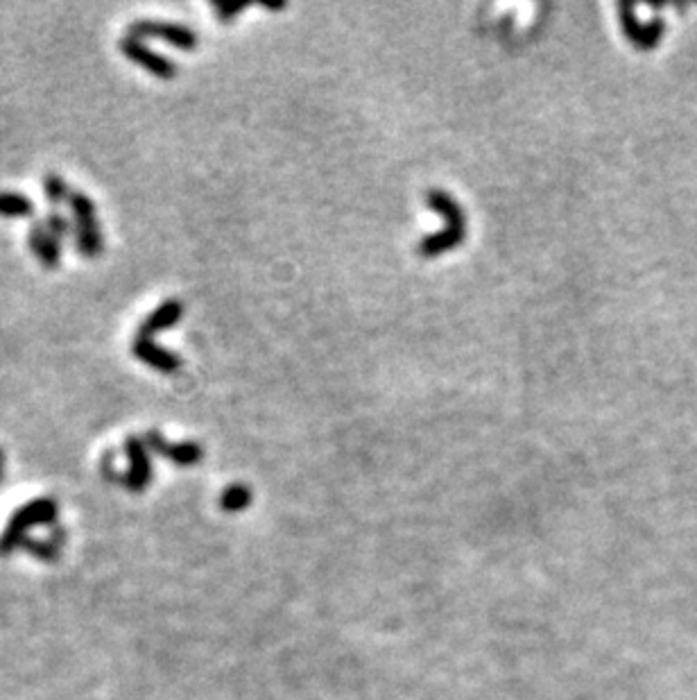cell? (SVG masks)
Masks as SVG:
<instances>
[{"instance_id": "obj_15", "label": "cell", "mask_w": 697, "mask_h": 700, "mask_svg": "<svg viewBox=\"0 0 697 700\" xmlns=\"http://www.w3.org/2000/svg\"><path fill=\"white\" fill-rule=\"evenodd\" d=\"M247 498H250L247 488H231L227 494H224L222 503L227 508H241L242 503H247Z\"/></svg>"}, {"instance_id": "obj_5", "label": "cell", "mask_w": 697, "mask_h": 700, "mask_svg": "<svg viewBox=\"0 0 697 700\" xmlns=\"http://www.w3.org/2000/svg\"><path fill=\"white\" fill-rule=\"evenodd\" d=\"M618 14H621V25L630 44L639 50H653L662 44L663 32H666V21L662 16H654L650 23H641L636 18L634 5L621 3L618 5Z\"/></svg>"}, {"instance_id": "obj_1", "label": "cell", "mask_w": 697, "mask_h": 700, "mask_svg": "<svg viewBox=\"0 0 697 700\" xmlns=\"http://www.w3.org/2000/svg\"><path fill=\"white\" fill-rule=\"evenodd\" d=\"M428 207L433 212H437L439 216L447 221V230L430 233L428 238L419 242L417 251L426 259H433V256L444 254V251L453 250V247L460 245L465 241L466 233V221H465V209L453 200V195H448L447 191L433 189L428 191V198H426Z\"/></svg>"}, {"instance_id": "obj_9", "label": "cell", "mask_w": 697, "mask_h": 700, "mask_svg": "<svg viewBox=\"0 0 697 700\" xmlns=\"http://www.w3.org/2000/svg\"><path fill=\"white\" fill-rule=\"evenodd\" d=\"M145 442L150 449L174 465H195L201 458V447L197 442H168L159 431L145 433Z\"/></svg>"}, {"instance_id": "obj_8", "label": "cell", "mask_w": 697, "mask_h": 700, "mask_svg": "<svg viewBox=\"0 0 697 700\" xmlns=\"http://www.w3.org/2000/svg\"><path fill=\"white\" fill-rule=\"evenodd\" d=\"M27 245H30L32 254H34V259L39 261L44 268L54 270L62 265V242L45 230L41 221L32 222L30 230H27Z\"/></svg>"}, {"instance_id": "obj_14", "label": "cell", "mask_w": 697, "mask_h": 700, "mask_svg": "<svg viewBox=\"0 0 697 700\" xmlns=\"http://www.w3.org/2000/svg\"><path fill=\"white\" fill-rule=\"evenodd\" d=\"M247 7H251V3H227V0H215L213 3L215 16H218V21L224 23V25L231 23L241 12H245Z\"/></svg>"}, {"instance_id": "obj_16", "label": "cell", "mask_w": 697, "mask_h": 700, "mask_svg": "<svg viewBox=\"0 0 697 700\" xmlns=\"http://www.w3.org/2000/svg\"><path fill=\"white\" fill-rule=\"evenodd\" d=\"M3 458H5V456H3V449H0V463H3Z\"/></svg>"}, {"instance_id": "obj_2", "label": "cell", "mask_w": 697, "mask_h": 700, "mask_svg": "<svg viewBox=\"0 0 697 700\" xmlns=\"http://www.w3.org/2000/svg\"><path fill=\"white\" fill-rule=\"evenodd\" d=\"M68 209H71L73 230H75V233H73V238H75V250L80 251L84 259H98L104 251V236L95 202L84 191H73Z\"/></svg>"}, {"instance_id": "obj_3", "label": "cell", "mask_w": 697, "mask_h": 700, "mask_svg": "<svg viewBox=\"0 0 697 700\" xmlns=\"http://www.w3.org/2000/svg\"><path fill=\"white\" fill-rule=\"evenodd\" d=\"M127 35L141 41H163V44L172 45V48L177 50H195L197 44H200V36H197L195 30L182 25V23L162 21V18H136V21L130 23V27H127Z\"/></svg>"}, {"instance_id": "obj_7", "label": "cell", "mask_w": 697, "mask_h": 700, "mask_svg": "<svg viewBox=\"0 0 697 700\" xmlns=\"http://www.w3.org/2000/svg\"><path fill=\"white\" fill-rule=\"evenodd\" d=\"M125 454L130 460V469H127V485L134 488L136 492L143 489L152 478V458H150V447L143 438L130 436L125 440Z\"/></svg>"}, {"instance_id": "obj_11", "label": "cell", "mask_w": 697, "mask_h": 700, "mask_svg": "<svg viewBox=\"0 0 697 700\" xmlns=\"http://www.w3.org/2000/svg\"><path fill=\"white\" fill-rule=\"evenodd\" d=\"M34 216V202L30 195L18 191H0V218L9 221H23Z\"/></svg>"}, {"instance_id": "obj_13", "label": "cell", "mask_w": 697, "mask_h": 700, "mask_svg": "<svg viewBox=\"0 0 697 700\" xmlns=\"http://www.w3.org/2000/svg\"><path fill=\"white\" fill-rule=\"evenodd\" d=\"M41 222H44L45 230L53 233L62 245L73 236V233H75V230H73V221H68V218L64 216L62 212H57V209H50Z\"/></svg>"}, {"instance_id": "obj_12", "label": "cell", "mask_w": 697, "mask_h": 700, "mask_svg": "<svg viewBox=\"0 0 697 700\" xmlns=\"http://www.w3.org/2000/svg\"><path fill=\"white\" fill-rule=\"evenodd\" d=\"M41 189H44L45 200H48L53 207H62V204L71 202V195H73L71 186H68V182L64 180L62 175H57V173H48V175H44Z\"/></svg>"}, {"instance_id": "obj_4", "label": "cell", "mask_w": 697, "mask_h": 700, "mask_svg": "<svg viewBox=\"0 0 697 700\" xmlns=\"http://www.w3.org/2000/svg\"><path fill=\"white\" fill-rule=\"evenodd\" d=\"M118 48H121L123 57H125L127 62L141 66L152 77H159V80H174V77H177L179 73L177 62L171 57H166V54L157 53V50H152L145 41L125 35L121 39V44H118Z\"/></svg>"}, {"instance_id": "obj_10", "label": "cell", "mask_w": 697, "mask_h": 700, "mask_svg": "<svg viewBox=\"0 0 697 700\" xmlns=\"http://www.w3.org/2000/svg\"><path fill=\"white\" fill-rule=\"evenodd\" d=\"M183 318V304L179 300H174V297H171V300H163L162 304L157 306V309L152 311V313L148 315V318L141 322L139 327V336H145V338H154L159 336V333L168 331V329L177 327L179 320Z\"/></svg>"}, {"instance_id": "obj_6", "label": "cell", "mask_w": 697, "mask_h": 700, "mask_svg": "<svg viewBox=\"0 0 697 700\" xmlns=\"http://www.w3.org/2000/svg\"><path fill=\"white\" fill-rule=\"evenodd\" d=\"M132 354H134L141 363L148 365L150 370H157V372L162 374L179 372L183 365L182 356L174 354L172 350L162 347L154 338L136 336L134 340H132Z\"/></svg>"}]
</instances>
